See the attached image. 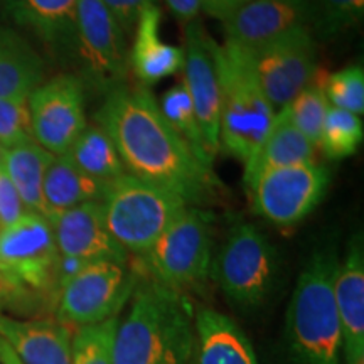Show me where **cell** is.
I'll use <instances>...</instances> for the list:
<instances>
[{
  "mask_svg": "<svg viewBox=\"0 0 364 364\" xmlns=\"http://www.w3.org/2000/svg\"><path fill=\"white\" fill-rule=\"evenodd\" d=\"M34 140L27 98H0V145L2 149Z\"/></svg>",
  "mask_w": 364,
  "mask_h": 364,
  "instance_id": "cell-33",
  "label": "cell"
},
{
  "mask_svg": "<svg viewBox=\"0 0 364 364\" xmlns=\"http://www.w3.org/2000/svg\"><path fill=\"white\" fill-rule=\"evenodd\" d=\"M211 275L235 306H262L275 282V248L255 225L236 223L211 263Z\"/></svg>",
  "mask_w": 364,
  "mask_h": 364,
  "instance_id": "cell-7",
  "label": "cell"
},
{
  "mask_svg": "<svg viewBox=\"0 0 364 364\" xmlns=\"http://www.w3.org/2000/svg\"><path fill=\"white\" fill-rule=\"evenodd\" d=\"M194 364H258V359L233 318L201 309L194 317Z\"/></svg>",
  "mask_w": 364,
  "mask_h": 364,
  "instance_id": "cell-20",
  "label": "cell"
},
{
  "mask_svg": "<svg viewBox=\"0 0 364 364\" xmlns=\"http://www.w3.org/2000/svg\"><path fill=\"white\" fill-rule=\"evenodd\" d=\"M112 182L95 179L66 156H54L43 184L46 220L85 203H102Z\"/></svg>",
  "mask_w": 364,
  "mask_h": 364,
  "instance_id": "cell-23",
  "label": "cell"
},
{
  "mask_svg": "<svg viewBox=\"0 0 364 364\" xmlns=\"http://www.w3.org/2000/svg\"><path fill=\"white\" fill-rule=\"evenodd\" d=\"M311 31L322 39L338 38L363 22L364 0H309Z\"/></svg>",
  "mask_w": 364,
  "mask_h": 364,
  "instance_id": "cell-29",
  "label": "cell"
},
{
  "mask_svg": "<svg viewBox=\"0 0 364 364\" xmlns=\"http://www.w3.org/2000/svg\"><path fill=\"white\" fill-rule=\"evenodd\" d=\"M162 14L156 4L140 12L135 22L134 44L129 53V68L139 85L149 86L177 75L184 66V53L161 38Z\"/></svg>",
  "mask_w": 364,
  "mask_h": 364,
  "instance_id": "cell-19",
  "label": "cell"
},
{
  "mask_svg": "<svg viewBox=\"0 0 364 364\" xmlns=\"http://www.w3.org/2000/svg\"><path fill=\"white\" fill-rule=\"evenodd\" d=\"M338 265L336 250L322 248L299 275L285 324L290 353L299 364H344L343 331L334 302Z\"/></svg>",
  "mask_w": 364,
  "mask_h": 364,
  "instance_id": "cell-3",
  "label": "cell"
},
{
  "mask_svg": "<svg viewBox=\"0 0 364 364\" xmlns=\"http://www.w3.org/2000/svg\"><path fill=\"white\" fill-rule=\"evenodd\" d=\"M364 127L361 117L341 108L329 107L322 125L318 147L331 161H343L354 156L363 142Z\"/></svg>",
  "mask_w": 364,
  "mask_h": 364,
  "instance_id": "cell-28",
  "label": "cell"
},
{
  "mask_svg": "<svg viewBox=\"0 0 364 364\" xmlns=\"http://www.w3.org/2000/svg\"><path fill=\"white\" fill-rule=\"evenodd\" d=\"M334 302L343 331L344 364L364 361V248L363 236L349 241L334 277Z\"/></svg>",
  "mask_w": 364,
  "mask_h": 364,
  "instance_id": "cell-17",
  "label": "cell"
},
{
  "mask_svg": "<svg viewBox=\"0 0 364 364\" xmlns=\"http://www.w3.org/2000/svg\"><path fill=\"white\" fill-rule=\"evenodd\" d=\"M250 65L273 110L280 112L309 85L317 66V39L299 27L248 53Z\"/></svg>",
  "mask_w": 364,
  "mask_h": 364,
  "instance_id": "cell-11",
  "label": "cell"
},
{
  "mask_svg": "<svg viewBox=\"0 0 364 364\" xmlns=\"http://www.w3.org/2000/svg\"><path fill=\"white\" fill-rule=\"evenodd\" d=\"M189 204L169 189L125 174L110 184L102 201L108 233L125 250L142 257Z\"/></svg>",
  "mask_w": 364,
  "mask_h": 364,
  "instance_id": "cell-5",
  "label": "cell"
},
{
  "mask_svg": "<svg viewBox=\"0 0 364 364\" xmlns=\"http://www.w3.org/2000/svg\"><path fill=\"white\" fill-rule=\"evenodd\" d=\"M103 4L113 14L124 33L130 34L140 12L150 4H154V0H103Z\"/></svg>",
  "mask_w": 364,
  "mask_h": 364,
  "instance_id": "cell-35",
  "label": "cell"
},
{
  "mask_svg": "<svg viewBox=\"0 0 364 364\" xmlns=\"http://www.w3.org/2000/svg\"><path fill=\"white\" fill-rule=\"evenodd\" d=\"M59 257L85 263L129 262V253L108 233L102 203H85L49 218Z\"/></svg>",
  "mask_w": 364,
  "mask_h": 364,
  "instance_id": "cell-16",
  "label": "cell"
},
{
  "mask_svg": "<svg viewBox=\"0 0 364 364\" xmlns=\"http://www.w3.org/2000/svg\"><path fill=\"white\" fill-rule=\"evenodd\" d=\"M2 11L46 44L76 51L78 0H4Z\"/></svg>",
  "mask_w": 364,
  "mask_h": 364,
  "instance_id": "cell-21",
  "label": "cell"
},
{
  "mask_svg": "<svg viewBox=\"0 0 364 364\" xmlns=\"http://www.w3.org/2000/svg\"><path fill=\"white\" fill-rule=\"evenodd\" d=\"M125 36L103 0H78L75 54L85 78L105 93L127 83L130 68Z\"/></svg>",
  "mask_w": 364,
  "mask_h": 364,
  "instance_id": "cell-12",
  "label": "cell"
},
{
  "mask_svg": "<svg viewBox=\"0 0 364 364\" xmlns=\"http://www.w3.org/2000/svg\"><path fill=\"white\" fill-rule=\"evenodd\" d=\"M65 156L85 174L98 181L113 182L127 174L112 139L97 124L86 125Z\"/></svg>",
  "mask_w": 364,
  "mask_h": 364,
  "instance_id": "cell-26",
  "label": "cell"
},
{
  "mask_svg": "<svg viewBox=\"0 0 364 364\" xmlns=\"http://www.w3.org/2000/svg\"><path fill=\"white\" fill-rule=\"evenodd\" d=\"M59 253L43 215L26 213L0 228V275L16 292L58 294Z\"/></svg>",
  "mask_w": 364,
  "mask_h": 364,
  "instance_id": "cell-8",
  "label": "cell"
},
{
  "mask_svg": "<svg viewBox=\"0 0 364 364\" xmlns=\"http://www.w3.org/2000/svg\"><path fill=\"white\" fill-rule=\"evenodd\" d=\"M193 364H194V361H193Z\"/></svg>",
  "mask_w": 364,
  "mask_h": 364,
  "instance_id": "cell-42",
  "label": "cell"
},
{
  "mask_svg": "<svg viewBox=\"0 0 364 364\" xmlns=\"http://www.w3.org/2000/svg\"><path fill=\"white\" fill-rule=\"evenodd\" d=\"M215 54L221 88L220 150L245 164L265 140L277 112L262 91L247 51L225 43L216 44Z\"/></svg>",
  "mask_w": 364,
  "mask_h": 364,
  "instance_id": "cell-4",
  "label": "cell"
},
{
  "mask_svg": "<svg viewBox=\"0 0 364 364\" xmlns=\"http://www.w3.org/2000/svg\"><path fill=\"white\" fill-rule=\"evenodd\" d=\"M213 225L209 213L188 206L142 255L152 280L181 292L208 280L213 263Z\"/></svg>",
  "mask_w": 364,
  "mask_h": 364,
  "instance_id": "cell-6",
  "label": "cell"
},
{
  "mask_svg": "<svg viewBox=\"0 0 364 364\" xmlns=\"http://www.w3.org/2000/svg\"><path fill=\"white\" fill-rule=\"evenodd\" d=\"M2 4H4V0H0V9H2Z\"/></svg>",
  "mask_w": 364,
  "mask_h": 364,
  "instance_id": "cell-40",
  "label": "cell"
},
{
  "mask_svg": "<svg viewBox=\"0 0 364 364\" xmlns=\"http://www.w3.org/2000/svg\"><path fill=\"white\" fill-rule=\"evenodd\" d=\"M26 213L19 193L14 188L12 181L9 179L2 164H0V228L12 225Z\"/></svg>",
  "mask_w": 364,
  "mask_h": 364,
  "instance_id": "cell-34",
  "label": "cell"
},
{
  "mask_svg": "<svg viewBox=\"0 0 364 364\" xmlns=\"http://www.w3.org/2000/svg\"><path fill=\"white\" fill-rule=\"evenodd\" d=\"M73 334L59 321H19L0 312V338L24 364H71Z\"/></svg>",
  "mask_w": 364,
  "mask_h": 364,
  "instance_id": "cell-18",
  "label": "cell"
},
{
  "mask_svg": "<svg viewBox=\"0 0 364 364\" xmlns=\"http://www.w3.org/2000/svg\"><path fill=\"white\" fill-rule=\"evenodd\" d=\"M0 364H24L2 338H0Z\"/></svg>",
  "mask_w": 364,
  "mask_h": 364,
  "instance_id": "cell-38",
  "label": "cell"
},
{
  "mask_svg": "<svg viewBox=\"0 0 364 364\" xmlns=\"http://www.w3.org/2000/svg\"><path fill=\"white\" fill-rule=\"evenodd\" d=\"M199 2H201V11L218 21L225 22L228 17L233 16L238 9L247 6L252 0H199Z\"/></svg>",
  "mask_w": 364,
  "mask_h": 364,
  "instance_id": "cell-36",
  "label": "cell"
},
{
  "mask_svg": "<svg viewBox=\"0 0 364 364\" xmlns=\"http://www.w3.org/2000/svg\"><path fill=\"white\" fill-rule=\"evenodd\" d=\"M95 120L112 139L127 174L172 191L189 206L209 203L221 188L211 167L167 124L145 86L122 83L108 90Z\"/></svg>",
  "mask_w": 364,
  "mask_h": 364,
  "instance_id": "cell-1",
  "label": "cell"
},
{
  "mask_svg": "<svg viewBox=\"0 0 364 364\" xmlns=\"http://www.w3.org/2000/svg\"><path fill=\"white\" fill-rule=\"evenodd\" d=\"M159 108H161L162 117L166 118L167 124L189 145L196 157L211 167L213 161L206 152V145H204L201 129H199L198 118H196L193 102H191L188 90H186V85L182 81L162 95Z\"/></svg>",
  "mask_w": 364,
  "mask_h": 364,
  "instance_id": "cell-27",
  "label": "cell"
},
{
  "mask_svg": "<svg viewBox=\"0 0 364 364\" xmlns=\"http://www.w3.org/2000/svg\"><path fill=\"white\" fill-rule=\"evenodd\" d=\"M2 154H4V149H2V145H0V164H2Z\"/></svg>",
  "mask_w": 364,
  "mask_h": 364,
  "instance_id": "cell-39",
  "label": "cell"
},
{
  "mask_svg": "<svg viewBox=\"0 0 364 364\" xmlns=\"http://www.w3.org/2000/svg\"><path fill=\"white\" fill-rule=\"evenodd\" d=\"M33 136L53 156H65L86 127L85 80L59 75L27 97Z\"/></svg>",
  "mask_w": 364,
  "mask_h": 364,
  "instance_id": "cell-13",
  "label": "cell"
},
{
  "mask_svg": "<svg viewBox=\"0 0 364 364\" xmlns=\"http://www.w3.org/2000/svg\"><path fill=\"white\" fill-rule=\"evenodd\" d=\"M166 7L169 9L172 16L182 24H189L191 21L198 19L201 12V2L199 0H164Z\"/></svg>",
  "mask_w": 364,
  "mask_h": 364,
  "instance_id": "cell-37",
  "label": "cell"
},
{
  "mask_svg": "<svg viewBox=\"0 0 364 364\" xmlns=\"http://www.w3.org/2000/svg\"><path fill=\"white\" fill-rule=\"evenodd\" d=\"M113 341V364H193L194 322L181 292L139 279Z\"/></svg>",
  "mask_w": 364,
  "mask_h": 364,
  "instance_id": "cell-2",
  "label": "cell"
},
{
  "mask_svg": "<svg viewBox=\"0 0 364 364\" xmlns=\"http://www.w3.org/2000/svg\"><path fill=\"white\" fill-rule=\"evenodd\" d=\"M331 107L351 112L361 117L364 113V70L361 65L331 73L324 86Z\"/></svg>",
  "mask_w": 364,
  "mask_h": 364,
  "instance_id": "cell-32",
  "label": "cell"
},
{
  "mask_svg": "<svg viewBox=\"0 0 364 364\" xmlns=\"http://www.w3.org/2000/svg\"><path fill=\"white\" fill-rule=\"evenodd\" d=\"M53 157L36 140L4 149L2 167L19 193L27 213L44 216L43 184Z\"/></svg>",
  "mask_w": 364,
  "mask_h": 364,
  "instance_id": "cell-24",
  "label": "cell"
},
{
  "mask_svg": "<svg viewBox=\"0 0 364 364\" xmlns=\"http://www.w3.org/2000/svg\"><path fill=\"white\" fill-rule=\"evenodd\" d=\"M120 316L75 329L71 364H113V341Z\"/></svg>",
  "mask_w": 364,
  "mask_h": 364,
  "instance_id": "cell-30",
  "label": "cell"
},
{
  "mask_svg": "<svg viewBox=\"0 0 364 364\" xmlns=\"http://www.w3.org/2000/svg\"><path fill=\"white\" fill-rule=\"evenodd\" d=\"M44 66L14 31L0 27V98H27L43 83Z\"/></svg>",
  "mask_w": 364,
  "mask_h": 364,
  "instance_id": "cell-25",
  "label": "cell"
},
{
  "mask_svg": "<svg viewBox=\"0 0 364 364\" xmlns=\"http://www.w3.org/2000/svg\"><path fill=\"white\" fill-rule=\"evenodd\" d=\"M226 44L252 53L299 27H311L309 0H252L223 22Z\"/></svg>",
  "mask_w": 364,
  "mask_h": 364,
  "instance_id": "cell-15",
  "label": "cell"
},
{
  "mask_svg": "<svg viewBox=\"0 0 364 364\" xmlns=\"http://www.w3.org/2000/svg\"><path fill=\"white\" fill-rule=\"evenodd\" d=\"M136 282L139 279L127 263H88L59 289L58 321L80 329L120 316Z\"/></svg>",
  "mask_w": 364,
  "mask_h": 364,
  "instance_id": "cell-9",
  "label": "cell"
},
{
  "mask_svg": "<svg viewBox=\"0 0 364 364\" xmlns=\"http://www.w3.org/2000/svg\"><path fill=\"white\" fill-rule=\"evenodd\" d=\"M329 186V169L314 161L268 171L248 196L258 216L277 226L292 228L322 203Z\"/></svg>",
  "mask_w": 364,
  "mask_h": 364,
  "instance_id": "cell-10",
  "label": "cell"
},
{
  "mask_svg": "<svg viewBox=\"0 0 364 364\" xmlns=\"http://www.w3.org/2000/svg\"><path fill=\"white\" fill-rule=\"evenodd\" d=\"M216 44L198 19L186 24L182 83L186 85L193 102L206 152L211 161H215L220 154L221 88L215 54Z\"/></svg>",
  "mask_w": 364,
  "mask_h": 364,
  "instance_id": "cell-14",
  "label": "cell"
},
{
  "mask_svg": "<svg viewBox=\"0 0 364 364\" xmlns=\"http://www.w3.org/2000/svg\"><path fill=\"white\" fill-rule=\"evenodd\" d=\"M356 364H364V361H359V363H356Z\"/></svg>",
  "mask_w": 364,
  "mask_h": 364,
  "instance_id": "cell-41",
  "label": "cell"
},
{
  "mask_svg": "<svg viewBox=\"0 0 364 364\" xmlns=\"http://www.w3.org/2000/svg\"><path fill=\"white\" fill-rule=\"evenodd\" d=\"M316 145L295 129L285 108L277 112L270 132L257 152L245 162L243 184L247 193L268 171L316 161Z\"/></svg>",
  "mask_w": 364,
  "mask_h": 364,
  "instance_id": "cell-22",
  "label": "cell"
},
{
  "mask_svg": "<svg viewBox=\"0 0 364 364\" xmlns=\"http://www.w3.org/2000/svg\"><path fill=\"white\" fill-rule=\"evenodd\" d=\"M324 88L321 85L309 81V85L285 107L287 115L300 134L306 135L311 142L318 147L322 125L326 113L329 110Z\"/></svg>",
  "mask_w": 364,
  "mask_h": 364,
  "instance_id": "cell-31",
  "label": "cell"
}]
</instances>
